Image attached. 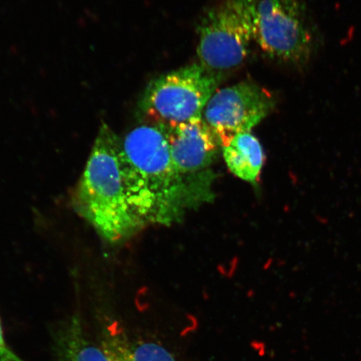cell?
<instances>
[{
	"instance_id": "12",
	"label": "cell",
	"mask_w": 361,
	"mask_h": 361,
	"mask_svg": "<svg viewBox=\"0 0 361 361\" xmlns=\"http://www.w3.org/2000/svg\"><path fill=\"white\" fill-rule=\"evenodd\" d=\"M360 361H361V357H360Z\"/></svg>"
},
{
	"instance_id": "3",
	"label": "cell",
	"mask_w": 361,
	"mask_h": 361,
	"mask_svg": "<svg viewBox=\"0 0 361 361\" xmlns=\"http://www.w3.org/2000/svg\"><path fill=\"white\" fill-rule=\"evenodd\" d=\"M222 80L223 74L207 69L200 62L193 63L151 81L139 109L148 124L184 123L202 116Z\"/></svg>"
},
{
	"instance_id": "2",
	"label": "cell",
	"mask_w": 361,
	"mask_h": 361,
	"mask_svg": "<svg viewBox=\"0 0 361 361\" xmlns=\"http://www.w3.org/2000/svg\"><path fill=\"white\" fill-rule=\"evenodd\" d=\"M120 147L121 138L102 123L72 198L75 211L111 243L128 240L146 227L126 197Z\"/></svg>"
},
{
	"instance_id": "10",
	"label": "cell",
	"mask_w": 361,
	"mask_h": 361,
	"mask_svg": "<svg viewBox=\"0 0 361 361\" xmlns=\"http://www.w3.org/2000/svg\"><path fill=\"white\" fill-rule=\"evenodd\" d=\"M109 361H177L164 346L156 343H140L126 346L116 340H107L103 348Z\"/></svg>"
},
{
	"instance_id": "9",
	"label": "cell",
	"mask_w": 361,
	"mask_h": 361,
	"mask_svg": "<svg viewBox=\"0 0 361 361\" xmlns=\"http://www.w3.org/2000/svg\"><path fill=\"white\" fill-rule=\"evenodd\" d=\"M59 341L61 361H109L102 349L87 341L78 320L68 324Z\"/></svg>"
},
{
	"instance_id": "6",
	"label": "cell",
	"mask_w": 361,
	"mask_h": 361,
	"mask_svg": "<svg viewBox=\"0 0 361 361\" xmlns=\"http://www.w3.org/2000/svg\"><path fill=\"white\" fill-rule=\"evenodd\" d=\"M157 126V125H156ZM168 140L171 161L200 206L213 200L211 169L221 148L202 116L182 123L157 126Z\"/></svg>"
},
{
	"instance_id": "8",
	"label": "cell",
	"mask_w": 361,
	"mask_h": 361,
	"mask_svg": "<svg viewBox=\"0 0 361 361\" xmlns=\"http://www.w3.org/2000/svg\"><path fill=\"white\" fill-rule=\"evenodd\" d=\"M222 150L233 174L248 183L258 180L264 164V152L255 135L251 132L238 134Z\"/></svg>"
},
{
	"instance_id": "11",
	"label": "cell",
	"mask_w": 361,
	"mask_h": 361,
	"mask_svg": "<svg viewBox=\"0 0 361 361\" xmlns=\"http://www.w3.org/2000/svg\"><path fill=\"white\" fill-rule=\"evenodd\" d=\"M0 361H25L15 353L4 337L1 319H0Z\"/></svg>"
},
{
	"instance_id": "5",
	"label": "cell",
	"mask_w": 361,
	"mask_h": 361,
	"mask_svg": "<svg viewBox=\"0 0 361 361\" xmlns=\"http://www.w3.org/2000/svg\"><path fill=\"white\" fill-rule=\"evenodd\" d=\"M254 40L274 60L305 64L312 54L313 39L301 0L258 1Z\"/></svg>"
},
{
	"instance_id": "7",
	"label": "cell",
	"mask_w": 361,
	"mask_h": 361,
	"mask_svg": "<svg viewBox=\"0 0 361 361\" xmlns=\"http://www.w3.org/2000/svg\"><path fill=\"white\" fill-rule=\"evenodd\" d=\"M274 106V99L267 90L251 81H243L216 90L202 116L224 148L238 134L250 133Z\"/></svg>"
},
{
	"instance_id": "4",
	"label": "cell",
	"mask_w": 361,
	"mask_h": 361,
	"mask_svg": "<svg viewBox=\"0 0 361 361\" xmlns=\"http://www.w3.org/2000/svg\"><path fill=\"white\" fill-rule=\"evenodd\" d=\"M258 0H222L209 8L198 27L202 66L224 74L245 61L255 36Z\"/></svg>"
},
{
	"instance_id": "1",
	"label": "cell",
	"mask_w": 361,
	"mask_h": 361,
	"mask_svg": "<svg viewBox=\"0 0 361 361\" xmlns=\"http://www.w3.org/2000/svg\"><path fill=\"white\" fill-rule=\"evenodd\" d=\"M120 164L129 204L146 226L173 225L198 207L159 126L143 124L121 139Z\"/></svg>"
}]
</instances>
